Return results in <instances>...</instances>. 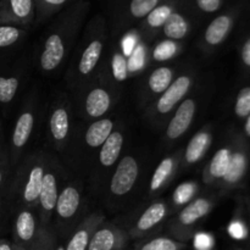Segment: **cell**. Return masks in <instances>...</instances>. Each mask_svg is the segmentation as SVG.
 Returning <instances> with one entry per match:
<instances>
[{"instance_id":"cell-31","label":"cell","mask_w":250,"mask_h":250,"mask_svg":"<svg viewBox=\"0 0 250 250\" xmlns=\"http://www.w3.org/2000/svg\"><path fill=\"white\" fill-rule=\"evenodd\" d=\"M20 31L12 26H0V48L9 46L19 39Z\"/></svg>"},{"instance_id":"cell-27","label":"cell","mask_w":250,"mask_h":250,"mask_svg":"<svg viewBox=\"0 0 250 250\" xmlns=\"http://www.w3.org/2000/svg\"><path fill=\"white\" fill-rule=\"evenodd\" d=\"M171 14H172V12H171V9L168 6H165V5H164V6L155 7V9L148 15V23L150 24L151 27L163 26Z\"/></svg>"},{"instance_id":"cell-35","label":"cell","mask_w":250,"mask_h":250,"mask_svg":"<svg viewBox=\"0 0 250 250\" xmlns=\"http://www.w3.org/2000/svg\"><path fill=\"white\" fill-rule=\"evenodd\" d=\"M141 250H177V246L168 238H156L146 243Z\"/></svg>"},{"instance_id":"cell-18","label":"cell","mask_w":250,"mask_h":250,"mask_svg":"<svg viewBox=\"0 0 250 250\" xmlns=\"http://www.w3.org/2000/svg\"><path fill=\"white\" fill-rule=\"evenodd\" d=\"M43 168L34 167L29 173L28 182H27L26 188H24V199L27 202H34L37 198H39L42 189V183H43Z\"/></svg>"},{"instance_id":"cell-19","label":"cell","mask_w":250,"mask_h":250,"mask_svg":"<svg viewBox=\"0 0 250 250\" xmlns=\"http://www.w3.org/2000/svg\"><path fill=\"white\" fill-rule=\"evenodd\" d=\"M172 81V71L167 67H160L151 73L149 87L154 93H163L170 87Z\"/></svg>"},{"instance_id":"cell-23","label":"cell","mask_w":250,"mask_h":250,"mask_svg":"<svg viewBox=\"0 0 250 250\" xmlns=\"http://www.w3.org/2000/svg\"><path fill=\"white\" fill-rule=\"evenodd\" d=\"M229 160H231V153L229 149H221L215 154L214 159L210 164V172L214 177L221 178L226 173L227 167H229Z\"/></svg>"},{"instance_id":"cell-13","label":"cell","mask_w":250,"mask_h":250,"mask_svg":"<svg viewBox=\"0 0 250 250\" xmlns=\"http://www.w3.org/2000/svg\"><path fill=\"white\" fill-rule=\"evenodd\" d=\"M103 44L100 42L94 41L88 45L83 53L82 59L80 61V71L83 75H88L93 68L95 67L97 62L99 61L100 55H102Z\"/></svg>"},{"instance_id":"cell-39","label":"cell","mask_w":250,"mask_h":250,"mask_svg":"<svg viewBox=\"0 0 250 250\" xmlns=\"http://www.w3.org/2000/svg\"><path fill=\"white\" fill-rule=\"evenodd\" d=\"M134 45H136V37L128 36L127 38H125L124 42V50L126 55H131L132 51H133Z\"/></svg>"},{"instance_id":"cell-26","label":"cell","mask_w":250,"mask_h":250,"mask_svg":"<svg viewBox=\"0 0 250 250\" xmlns=\"http://www.w3.org/2000/svg\"><path fill=\"white\" fill-rule=\"evenodd\" d=\"M158 2L159 0H132L129 10H131V14L134 17L141 19V17L150 14L156 7Z\"/></svg>"},{"instance_id":"cell-43","label":"cell","mask_w":250,"mask_h":250,"mask_svg":"<svg viewBox=\"0 0 250 250\" xmlns=\"http://www.w3.org/2000/svg\"><path fill=\"white\" fill-rule=\"evenodd\" d=\"M246 132L248 136H250V115L248 117V121H247V124H246Z\"/></svg>"},{"instance_id":"cell-11","label":"cell","mask_w":250,"mask_h":250,"mask_svg":"<svg viewBox=\"0 0 250 250\" xmlns=\"http://www.w3.org/2000/svg\"><path fill=\"white\" fill-rule=\"evenodd\" d=\"M210 210V203L205 199H197L186 207L180 215V220L185 225H192L200 217L205 216Z\"/></svg>"},{"instance_id":"cell-17","label":"cell","mask_w":250,"mask_h":250,"mask_svg":"<svg viewBox=\"0 0 250 250\" xmlns=\"http://www.w3.org/2000/svg\"><path fill=\"white\" fill-rule=\"evenodd\" d=\"M50 129L56 141H62L68 132V116L66 110L58 109L50 119Z\"/></svg>"},{"instance_id":"cell-33","label":"cell","mask_w":250,"mask_h":250,"mask_svg":"<svg viewBox=\"0 0 250 250\" xmlns=\"http://www.w3.org/2000/svg\"><path fill=\"white\" fill-rule=\"evenodd\" d=\"M12 12L20 19H26L32 11V0H9Z\"/></svg>"},{"instance_id":"cell-6","label":"cell","mask_w":250,"mask_h":250,"mask_svg":"<svg viewBox=\"0 0 250 250\" xmlns=\"http://www.w3.org/2000/svg\"><path fill=\"white\" fill-rule=\"evenodd\" d=\"M80 205V193L72 187H67L58 197L56 210L61 217H71L76 214Z\"/></svg>"},{"instance_id":"cell-32","label":"cell","mask_w":250,"mask_h":250,"mask_svg":"<svg viewBox=\"0 0 250 250\" xmlns=\"http://www.w3.org/2000/svg\"><path fill=\"white\" fill-rule=\"evenodd\" d=\"M144 59H146V53H144V48L142 45H137L133 49L132 54L129 55L128 62H127V67L128 71H138L143 67Z\"/></svg>"},{"instance_id":"cell-34","label":"cell","mask_w":250,"mask_h":250,"mask_svg":"<svg viewBox=\"0 0 250 250\" xmlns=\"http://www.w3.org/2000/svg\"><path fill=\"white\" fill-rule=\"evenodd\" d=\"M195 192V185L194 183H185V185H181L180 187L176 189L175 192V202L177 204H183V203H187L190 198L193 197Z\"/></svg>"},{"instance_id":"cell-21","label":"cell","mask_w":250,"mask_h":250,"mask_svg":"<svg viewBox=\"0 0 250 250\" xmlns=\"http://www.w3.org/2000/svg\"><path fill=\"white\" fill-rule=\"evenodd\" d=\"M115 244V236L110 229H100L88 243V250H111Z\"/></svg>"},{"instance_id":"cell-41","label":"cell","mask_w":250,"mask_h":250,"mask_svg":"<svg viewBox=\"0 0 250 250\" xmlns=\"http://www.w3.org/2000/svg\"><path fill=\"white\" fill-rule=\"evenodd\" d=\"M197 243H198V246L203 247V248H204V247L207 246V244L210 243V238L208 236H204V234H203V236L198 237V238H197Z\"/></svg>"},{"instance_id":"cell-20","label":"cell","mask_w":250,"mask_h":250,"mask_svg":"<svg viewBox=\"0 0 250 250\" xmlns=\"http://www.w3.org/2000/svg\"><path fill=\"white\" fill-rule=\"evenodd\" d=\"M246 165L247 163L244 155H242V154H234V155L231 156V160H229V167H227L224 178L229 183L237 182L243 176L244 171H246Z\"/></svg>"},{"instance_id":"cell-1","label":"cell","mask_w":250,"mask_h":250,"mask_svg":"<svg viewBox=\"0 0 250 250\" xmlns=\"http://www.w3.org/2000/svg\"><path fill=\"white\" fill-rule=\"evenodd\" d=\"M138 176V165L132 156H126L117 166L111 180V192L116 195H124L133 188Z\"/></svg>"},{"instance_id":"cell-14","label":"cell","mask_w":250,"mask_h":250,"mask_svg":"<svg viewBox=\"0 0 250 250\" xmlns=\"http://www.w3.org/2000/svg\"><path fill=\"white\" fill-rule=\"evenodd\" d=\"M166 208L163 203H155L151 207H149L146 210L143 215L141 216L138 221V229L142 231H146V229H151L155 226L156 224L161 221L165 216Z\"/></svg>"},{"instance_id":"cell-42","label":"cell","mask_w":250,"mask_h":250,"mask_svg":"<svg viewBox=\"0 0 250 250\" xmlns=\"http://www.w3.org/2000/svg\"><path fill=\"white\" fill-rule=\"evenodd\" d=\"M44 1L48 2V4H51V5H61V4H63L66 0H44Z\"/></svg>"},{"instance_id":"cell-29","label":"cell","mask_w":250,"mask_h":250,"mask_svg":"<svg viewBox=\"0 0 250 250\" xmlns=\"http://www.w3.org/2000/svg\"><path fill=\"white\" fill-rule=\"evenodd\" d=\"M236 114L239 117H246L250 115V87L244 88L239 92L236 103Z\"/></svg>"},{"instance_id":"cell-12","label":"cell","mask_w":250,"mask_h":250,"mask_svg":"<svg viewBox=\"0 0 250 250\" xmlns=\"http://www.w3.org/2000/svg\"><path fill=\"white\" fill-rule=\"evenodd\" d=\"M210 144V136L207 133H198L190 139L189 144L186 150V160L187 163H197L208 149Z\"/></svg>"},{"instance_id":"cell-3","label":"cell","mask_w":250,"mask_h":250,"mask_svg":"<svg viewBox=\"0 0 250 250\" xmlns=\"http://www.w3.org/2000/svg\"><path fill=\"white\" fill-rule=\"evenodd\" d=\"M190 85V80L186 76L178 77L167 89L164 92L163 97L158 102V110L161 114H167L172 107L182 99L188 92Z\"/></svg>"},{"instance_id":"cell-8","label":"cell","mask_w":250,"mask_h":250,"mask_svg":"<svg viewBox=\"0 0 250 250\" xmlns=\"http://www.w3.org/2000/svg\"><path fill=\"white\" fill-rule=\"evenodd\" d=\"M112 126H114L112 122L106 119L94 122L85 133V142H87L88 146H94V148L103 146L107 137L111 134Z\"/></svg>"},{"instance_id":"cell-30","label":"cell","mask_w":250,"mask_h":250,"mask_svg":"<svg viewBox=\"0 0 250 250\" xmlns=\"http://www.w3.org/2000/svg\"><path fill=\"white\" fill-rule=\"evenodd\" d=\"M176 44L171 41H165L159 44L156 49L154 50V59L158 61L168 60L172 58L176 53Z\"/></svg>"},{"instance_id":"cell-9","label":"cell","mask_w":250,"mask_h":250,"mask_svg":"<svg viewBox=\"0 0 250 250\" xmlns=\"http://www.w3.org/2000/svg\"><path fill=\"white\" fill-rule=\"evenodd\" d=\"M232 21L229 16H219L209 24L207 32H205V39L211 45L220 44L225 38L231 28Z\"/></svg>"},{"instance_id":"cell-40","label":"cell","mask_w":250,"mask_h":250,"mask_svg":"<svg viewBox=\"0 0 250 250\" xmlns=\"http://www.w3.org/2000/svg\"><path fill=\"white\" fill-rule=\"evenodd\" d=\"M242 58H243L244 63L250 66V39L244 44L243 51H242Z\"/></svg>"},{"instance_id":"cell-7","label":"cell","mask_w":250,"mask_h":250,"mask_svg":"<svg viewBox=\"0 0 250 250\" xmlns=\"http://www.w3.org/2000/svg\"><path fill=\"white\" fill-rule=\"evenodd\" d=\"M110 106V97L104 89H93L85 102V110L92 117H99L107 111Z\"/></svg>"},{"instance_id":"cell-5","label":"cell","mask_w":250,"mask_h":250,"mask_svg":"<svg viewBox=\"0 0 250 250\" xmlns=\"http://www.w3.org/2000/svg\"><path fill=\"white\" fill-rule=\"evenodd\" d=\"M124 137L120 132H115L107 137L100 150V163L104 166L114 165L121 153Z\"/></svg>"},{"instance_id":"cell-36","label":"cell","mask_w":250,"mask_h":250,"mask_svg":"<svg viewBox=\"0 0 250 250\" xmlns=\"http://www.w3.org/2000/svg\"><path fill=\"white\" fill-rule=\"evenodd\" d=\"M89 243V237L87 231H78L67 246V250H85Z\"/></svg>"},{"instance_id":"cell-37","label":"cell","mask_w":250,"mask_h":250,"mask_svg":"<svg viewBox=\"0 0 250 250\" xmlns=\"http://www.w3.org/2000/svg\"><path fill=\"white\" fill-rule=\"evenodd\" d=\"M197 4L203 11L214 12L219 10L220 5H221V0H197Z\"/></svg>"},{"instance_id":"cell-2","label":"cell","mask_w":250,"mask_h":250,"mask_svg":"<svg viewBox=\"0 0 250 250\" xmlns=\"http://www.w3.org/2000/svg\"><path fill=\"white\" fill-rule=\"evenodd\" d=\"M195 112V103L192 99H187L181 104L176 115L171 120L167 127L168 138L176 139L182 136L193 121V116Z\"/></svg>"},{"instance_id":"cell-15","label":"cell","mask_w":250,"mask_h":250,"mask_svg":"<svg viewBox=\"0 0 250 250\" xmlns=\"http://www.w3.org/2000/svg\"><path fill=\"white\" fill-rule=\"evenodd\" d=\"M32 128H33V116L29 112L21 115L17 120L16 127L14 131V144L16 146H22L26 144L31 136Z\"/></svg>"},{"instance_id":"cell-38","label":"cell","mask_w":250,"mask_h":250,"mask_svg":"<svg viewBox=\"0 0 250 250\" xmlns=\"http://www.w3.org/2000/svg\"><path fill=\"white\" fill-rule=\"evenodd\" d=\"M229 233H231L232 237L238 239L244 238V237L247 236L246 229H244L243 225L239 224V222H234V224L231 225V227H229Z\"/></svg>"},{"instance_id":"cell-4","label":"cell","mask_w":250,"mask_h":250,"mask_svg":"<svg viewBox=\"0 0 250 250\" xmlns=\"http://www.w3.org/2000/svg\"><path fill=\"white\" fill-rule=\"evenodd\" d=\"M63 58V44L58 34H53L46 39L45 49L42 54V67L46 71L58 67Z\"/></svg>"},{"instance_id":"cell-24","label":"cell","mask_w":250,"mask_h":250,"mask_svg":"<svg viewBox=\"0 0 250 250\" xmlns=\"http://www.w3.org/2000/svg\"><path fill=\"white\" fill-rule=\"evenodd\" d=\"M172 167H173L172 159L167 158L165 159V160L161 161V164L158 166L155 173H154L153 178H151V183H150L151 190H156L161 187V185L165 182L166 178L170 176L171 171H172Z\"/></svg>"},{"instance_id":"cell-44","label":"cell","mask_w":250,"mask_h":250,"mask_svg":"<svg viewBox=\"0 0 250 250\" xmlns=\"http://www.w3.org/2000/svg\"><path fill=\"white\" fill-rule=\"evenodd\" d=\"M0 182H1V173H0Z\"/></svg>"},{"instance_id":"cell-22","label":"cell","mask_w":250,"mask_h":250,"mask_svg":"<svg viewBox=\"0 0 250 250\" xmlns=\"http://www.w3.org/2000/svg\"><path fill=\"white\" fill-rule=\"evenodd\" d=\"M16 229L17 234L22 241H29L33 237L36 224H34V219L31 212L23 211L20 214V216L17 217Z\"/></svg>"},{"instance_id":"cell-10","label":"cell","mask_w":250,"mask_h":250,"mask_svg":"<svg viewBox=\"0 0 250 250\" xmlns=\"http://www.w3.org/2000/svg\"><path fill=\"white\" fill-rule=\"evenodd\" d=\"M42 207L45 210L50 211L56 207L58 202V188H56V181L51 173H46L43 177L42 183L41 194H39Z\"/></svg>"},{"instance_id":"cell-28","label":"cell","mask_w":250,"mask_h":250,"mask_svg":"<svg viewBox=\"0 0 250 250\" xmlns=\"http://www.w3.org/2000/svg\"><path fill=\"white\" fill-rule=\"evenodd\" d=\"M127 72H128V67H127V61L122 54L116 53L112 58V73L114 77L117 81H125L127 78Z\"/></svg>"},{"instance_id":"cell-25","label":"cell","mask_w":250,"mask_h":250,"mask_svg":"<svg viewBox=\"0 0 250 250\" xmlns=\"http://www.w3.org/2000/svg\"><path fill=\"white\" fill-rule=\"evenodd\" d=\"M19 81L15 77H0V103H9L16 94Z\"/></svg>"},{"instance_id":"cell-45","label":"cell","mask_w":250,"mask_h":250,"mask_svg":"<svg viewBox=\"0 0 250 250\" xmlns=\"http://www.w3.org/2000/svg\"><path fill=\"white\" fill-rule=\"evenodd\" d=\"M58 250H63V248H59Z\"/></svg>"},{"instance_id":"cell-16","label":"cell","mask_w":250,"mask_h":250,"mask_svg":"<svg viewBox=\"0 0 250 250\" xmlns=\"http://www.w3.org/2000/svg\"><path fill=\"white\" fill-rule=\"evenodd\" d=\"M187 22L180 14H171L164 23V32L171 39H182L187 33Z\"/></svg>"}]
</instances>
